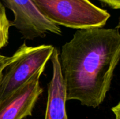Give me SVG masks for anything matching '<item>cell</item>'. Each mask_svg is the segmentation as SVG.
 Listing matches in <instances>:
<instances>
[{
	"mask_svg": "<svg viewBox=\"0 0 120 119\" xmlns=\"http://www.w3.org/2000/svg\"><path fill=\"white\" fill-rule=\"evenodd\" d=\"M13 59V55L12 56L8 57V56L2 55L0 54V83L1 81V78H2L4 69L11 62Z\"/></svg>",
	"mask_w": 120,
	"mask_h": 119,
	"instance_id": "obj_8",
	"label": "cell"
},
{
	"mask_svg": "<svg viewBox=\"0 0 120 119\" xmlns=\"http://www.w3.org/2000/svg\"><path fill=\"white\" fill-rule=\"evenodd\" d=\"M14 15L11 26L15 27L25 39L44 38L49 32L60 35V27L46 19L31 0H2Z\"/></svg>",
	"mask_w": 120,
	"mask_h": 119,
	"instance_id": "obj_4",
	"label": "cell"
},
{
	"mask_svg": "<svg viewBox=\"0 0 120 119\" xmlns=\"http://www.w3.org/2000/svg\"><path fill=\"white\" fill-rule=\"evenodd\" d=\"M50 59L53 66V75L48 86L45 119H68L65 109V86L61 74L59 53L56 48Z\"/></svg>",
	"mask_w": 120,
	"mask_h": 119,
	"instance_id": "obj_6",
	"label": "cell"
},
{
	"mask_svg": "<svg viewBox=\"0 0 120 119\" xmlns=\"http://www.w3.org/2000/svg\"><path fill=\"white\" fill-rule=\"evenodd\" d=\"M44 68L34 74L23 85L0 101V119H23L31 116L43 93L39 83Z\"/></svg>",
	"mask_w": 120,
	"mask_h": 119,
	"instance_id": "obj_5",
	"label": "cell"
},
{
	"mask_svg": "<svg viewBox=\"0 0 120 119\" xmlns=\"http://www.w3.org/2000/svg\"><path fill=\"white\" fill-rule=\"evenodd\" d=\"M39 11L57 25L82 29L103 27L110 14L89 0H31Z\"/></svg>",
	"mask_w": 120,
	"mask_h": 119,
	"instance_id": "obj_2",
	"label": "cell"
},
{
	"mask_svg": "<svg viewBox=\"0 0 120 119\" xmlns=\"http://www.w3.org/2000/svg\"><path fill=\"white\" fill-rule=\"evenodd\" d=\"M120 58V26L78 29L59 55L66 100L96 108L110 89Z\"/></svg>",
	"mask_w": 120,
	"mask_h": 119,
	"instance_id": "obj_1",
	"label": "cell"
},
{
	"mask_svg": "<svg viewBox=\"0 0 120 119\" xmlns=\"http://www.w3.org/2000/svg\"><path fill=\"white\" fill-rule=\"evenodd\" d=\"M54 49L52 45L28 46L24 42L4 69L0 83V101L23 85L39 69L45 68Z\"/></svg>",
	"mask_w": 120,
	"mask_h": 119,
	"instance_id": "obj_3",
	"label": "cell"
},
{
	"mask_svg": "<svg viewBox=\"0 0 120 119\" xmlns=\"http://www.w3.org/2000/svg\"><path fill=\"white\" fill-rule=\"evenodd\" d=\"M112 111L115 115V119H120V103L119 102L116 106L112 107Z\"/></svg>",
	"mask_w": 120,
	"mask_h": 119,
	"instance_id": "obj_10",
	"label": "cell"
},
{
	"mask_svg": "<svg viewBox=\"0 0 120 119\" xmlns=\"http://www.w3.org/2000/svg\"><path fill=\"white\" fill-rule=\"evenodd\" d=\"M11 27V22L8 20L5 6L0 1V49L8 43L9 29Z\"/></svg>",
	"mask_w": 120,
	"mask_h": 119,
	"instance_id": "obj_7",
	"label": "cell"
},
{
	"mask_svg": "<svg viewBox=\"0 0 120 119\" xmlns=\"http://www.w3.org/2000/svg\"><path fill=\"white\" fill-rule=\"evenodd\" d=\"M99 1L110 6L113 9L120 8V0H99Z\"/></svg>",
	"mask_w": 120,
	"mask_h": 119,
	"instance_id": "obj_9",
	"label": "cell"
}]
</instances>
